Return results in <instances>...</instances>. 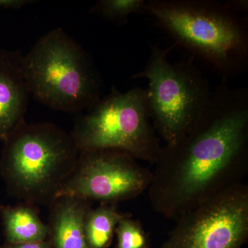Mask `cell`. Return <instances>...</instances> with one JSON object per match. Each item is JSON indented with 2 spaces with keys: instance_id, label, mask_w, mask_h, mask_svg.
<instances>
[{
  "instance_id": "obj_5",
  "label": "cell",
  "mask_w": 248,
  "mask_h": 248,
  "mask_svg": "<svg viewBox=\"0 0 248 248\" xmlns=\"http://www.w3.org/2000/svg\"><path fill=\"white\" fill-rule=\"evenodd\" d=\"M151 121L146 89L114 86L77 119L71 137L79 152L114 150L154 165L162 147Z\"/></svg>"
},
{
  "instance_id": "obj_14",
  "label": "cell",
  "mask_w": 248,
  "mask_h": 248,
  "mask_svg": "<svg viewBox=\"0 0 248 248\" xmlns=\"http://www.w3.org/2000/svg\"><path fill=\"white\" fill-rule=\"evenodd\" d=\"M117 248H148L149 239L142 225L126 215L120 221L115 230Z\"/></svg>"
},
{
  "instance_id": "obj_16",
  "label": "cell",
  "mask_w": 248,
  "mask_h": 248,
  "mask_svg": "<svg viewBox=\"0 0 248 248\" xmlns=\"http://www.w3.org/2000/svg\"><path fill=\"white\" fill-rule=\"evenodd\" d=\"M1 248H53L51 242L46 240L40 242L26 243V244H5Z\"/></svg>"
},
{
  "instance_id": "obj_8",
  "label": "cell",
  "mask_w": 248,
  "mask_h": 248,
  "mask_svg": "<svg viewBox=\"0 0 248 248\" xmlns=\"http://www.w3.org/2000/svg\"><path fill=\"white\" fill-rule=\"evenodd\" d=\"M152 178L151 170L124 152H79L74 169L55 198L68 196L114 205L141 195L148 190Z\"/></svg>"
},
{
  "instance_id": "obj_9",
  "label": "cell",
  "mask_w": 248,
  "mask_h": 248,
  "mask_svg": "<svg viewBox=\"0 0 248 248\" xmlns=\"http://www.w3.org/2000/svg\"><path fill=\"white\" fill-rule=\"evenodd\" d=\"M19 50L0 49V141L4 143L25 122L31 93Z\"/></svg>"
},
{
  "instance_id": "obj_15",
  "label": "cell",
  "mask_w": 248,
  "mask_h": 248,
  "mask_svg": "<svg viewBox=\"0 0 248 248\" xmlns=\"http://www.w3.org/2000/svg\"><path fill=\"white\" fill-rule=\"evenodd\" d=\"M35 1L31 0H0V9L17 10L27 5L33 4Z\"/></svg>"
},
{
  "instance_id": "obj_2",
  "label": "cell",
  "mask_w": 248,
  "mask_h": 248,
  "mask_svg": "<svg viewBox=\"0 0 248 248\" xmlns=\"http://www.w3.org/2000/svg\"><path fill=\"white\" fill-rule=\"evenodd\" d=\"M146 11L178 45L208 62L226 81L247 69V22L225 3L146 0Z\"/></svg>"
},
{
  "instance_id": "obj_3",
  "label": "cell",
  "mask_w": 248,
  "mask_h": 248,
  "mask_svg": "<svg viewBox=\"0 0 248 248\" xmlns=\"http://www.w3.org/2000/svg\"><path fill=\"white\" fill-rule=\"evenodd\" d=\"M0 170L11 195L51 203L74 169L79 151L55 124L24 122L4 142Z\"/></svg>"
},
{
  "instance_id": "obj_7",
  "label": "cell",
  "mask_w": 248,
  "mask_h": 248,
  "mask_svg": "<svg viewBox=\"0 0 248 248\" xmlns=\"http://www.w3.org/2000/svg\"><path fill=\"white\" fill-rule=\"evenodd\" d=\"M176 221L160 248H241L248 238V186L232 187Z\"/></svg>"
},
{
  "instance_id": "obj_17",
  "label": "cell",
  "mask_w": 248,
  "mask_h": 248,
  "mask_svg": "<svg viewBox=\"0 0 248 248\" xmlns=\"http://www.w3.org/2000/svg\"><path fill=\"white\" fill-rule=\"evenodd\" d=\"M227 7L234 13L248 12V1L247 0H231L225 3Z\"/></svg>"
},
{
  "instance_id": "obj_12",
  "label": "cell",
  "mask_w": 248,
  "mask_h": 248,
  "mask_svg": "<svg viewBox=\"0 0 248 248\" xmlns=\"http://www.w3.org/2000/svg\"><path fill=\"white\" fill-rule=\"evenodd\" d=\"M125 215L112 204L101 203L97 208H90L84 222L85 237L89 248L108 247L117 225Z\"/></svg>"
},
{
  "instance_id": "obj_4",
  "label": "cell",
  "mask_w": 248,
  "mask_h": 248,
  "mask_svg": "<svg viewBox=\"0 0 248 248\" xmlns=\"http://www.w3.org/2000/svg\"><path fill=\"white\" fill-rule=\"evenodd\" d=\"M29 91L55 110H87L100 99V75L89 52L62 28L50 31L23 55Z\"/></svg>"
},
{
  "instance_id": "obj_13",
  "label": "cell",
  "mask_w": 248,
  "mask_h": 248,
  "mask_svg": "<svg viewBox=\"0 0 248 248\" xmlns=\"http://www.w3.org/2000/svg\"><path fill=\"white\" fill-rule=\"evenodd\" d=\"M146 0H100L93 5L90 13L122 25L128 22L130 15L146 11Z\"/></svg>"
},
{
  "instance_id": "obj_10",
  "label": "cell",
  "mask_w": 248,
  "mask_h": 248,
  "mask_svg": "<svg viewBox=\"0 0 248 248\" xmlns=\"http://www.w3.org/2000/svg\"><path fill=\"white\" fill-rule=\"evenodd\" d=\"M49 235L53 248H89L84 231L90 202L62 196L50 203Z\"/></svg>"
},
{
  "instance_id": "obj_6",
  "label": "cell",
  "mask_w": 248,
  "mask_h": 248,
  "mask_svg": "<svg viewBox=\"0 0 248 248\" xmlns=\"http://www.w3.org/2000/svg\"><path fill=\"white\" fill-rule=\"evenodd\" d=\"M172 48L153 46L146 66L132 78L148 79L151 120L166 146L175 144L188 133L212 94L208 80L190 60L170 62L168 55Z\"/></svg>"
},
{
  "instance_id": "obj_1",
  "label": "cell",
  "mask_w": 248,
  "mask_h": 248,
  "mask_svg": "<svg viewBox=\"0 0 248 248\" xmlns=\"http://www.w3.org/2000/svg\"><path fill=\"white\" fill-rule=\"evenodd\" d=\"M152 170V208L169 219L243 184L248 170V91L222 81L203 112Z\"/></svg>"
},
{
  "instance_id": "obj_11",
  "label": "cell",
  "mask_w": 248,
  "mask_h": 248,
  "mask_svg": "<svg viewBox=\"0 0 248 248\" xmlns=\"http://www.w3.org/2000/svg\"><path fill=\"white\" fill-rule=\"evenodd\" d=\"M0 217L5 244L40 242L46 241L49 236L48 226L42 221L32 203L0 205Z\"/></svg>"
}]
</instances>
